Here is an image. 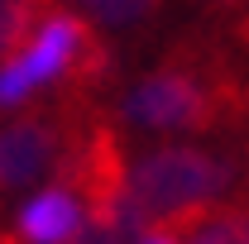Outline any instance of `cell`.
<instances>
[{
    "label": "cell",
    "mask_w": 249,
    "mask_h": 244,
    "mask_svg": "<svg viewBox=\"0 0 249 244\" xmlns=\"http://www.w3.org/2000/svg\"><path fill=\"white\" fill-rule=\"evenodd\" d=\"M124 124L149 134H220L249 124V72L211 38H178L124 91Z\"/></svg>",
    "instance_id": "obj_1"
},
{
    "label": "cell",
    "mask_w": 249,
    "mask_h": 244,
    "mask_svg": "<svg viewBox=\"0 0 249 244\" xmlns=\"http://www.w3.org/2000/svg\"><path fill=\"white\" fill-rule=\"evenodd\" d=\"M235 182V163L206 149H187V144H163L134 158L129 168V192L144 211L149 230L178 235L192 225L201 211L216 206V196Z\"/></svg>",
    "instance_id": "obj_2"
},
{
    "label": "cell",
    "mask_w": 249,
    "mask_h": 244,
    "mask_svg": "<svg viewBox=\"0 0 249 244\" xmlns=\"http://www.w3.org/2000/svg\"><path fill=\"white\" fill-rule=\"evenodd\" d=\"M87 110L91 105H67L53 96V101H38L0 124V196L53 177L72 134H77V120Z\"/></svg>",
    "instance_id": "obj_3"
},
{
    "label": "cell",
    "mask_w": 249,
    "mask_h": 244,
    "mask_svg": "<svg viewBox=\"0 0 249 244\" xmlns=\"http://www.w3.org/2000/svg\"><path fill=\"white\" fill-rule=\"evenodd\" d=\"M82 201L67 192V187H43L38 196H29L19 215H15V240L19 244H67L77 230H82Z\"/></svg>",
    "instance_id": "obj_4"
},
{
    "label": "cell",
    "mask_w": 249,
    "mask_h": 244,
    "mask_svg": "<svg viewBox=\"0 0 249 244\" xmlns=\"http://www.w3.org/2000/svg\"><path fill=\"white\" fill-rule=\"evenodd\" d=\"M173 240H182V244H249V192L240 201H225V206L201 211Z\"/></svg>",
    "instance_id": "obj_5"
},
{
    "label": "cell",
    "mask_w": 249,
    "mask_h": 244,
    "mask_svg": "<svg viewBox=\"0 0 249 244\" xmlns=\"http://www.w3.org/2000/svg\"><path fill=\"white\" fill-rule=\"evenodd\" d=\"M53 10H58L53 0H0V62L15 58Z\"/></svg>",
    "instance_id": "obj_6"
},
{
    "label": "cell",
    "mask_w": 249,
    "mask_h": 244,
    "mask_svg": "<svg viewBox=\"0 0 249 244\" xmlns=\"http://www.w3.org/2000/svg\"><path fill=\"white\" fill-rule=\"evenodd\" d=\"M67 244H129L124 235H115L110 225H96V220H82V230L72 235Z\"/></svg>",
    "instance_id": "obj_7"
},
{
    "label": "cell",
    "mask_w": 249,
    "mask_h": 244,
    "mask_svg": "<svg viewBox=\"0 0 249 244\" xmlns=\"http://www.w3.org/2000/svg\"><path fill=\"white\" fill-rule=\"evenodd\" d=\"M196 5H201V10H211V15H220L225 24H230L235 15H245V10H249V0H196Z\"/></svg>",
    "instance_id": "obj_8"
},
{
    "label": "cell",
    "mask_w": 249,
    "mask_h": 244,
    "mask_svg": "<svg viewBox=\"0 0 249 244\" xmlns=\"http://www.w3.org/2000/svg\"><path fill=\"white\" fill-rule=\"evenodd\" d=\"M230 43H235L240 53H249V10H245V15H235V19H230Z\"/></svg>",
    "instance_id": "obj_9"
},
{
    "label": "cell",
    "mask_w": 249,
    "mask_h": 244,
    "mask_svg": "<svg viewBox=\"0 0 249 244\" xmlns=\"http://www.w3.org/2000/svg\"><path fill=\"white\" fill-rule=\"evenodd\" d=\"M139 244H182V240H173V235H163V230H144Z\"/></svg>",
    "instance_id": "obj_10"
},
{
    "label": "cell",
    "mask_w": 249,
    "mask_h": 244,
    "mask_svg": "<svg viewBox=\"0 0 249 244\" xmlns=\"http://www.w3.org/2000/svg\"><path fill=\"white\" fill-rule=\"evenodd\" d=\"M77 5H87V10H91V15H96V10H101V5H106V0H77Z\"/></svg>",
    "instance_id": "obj_11"
}]
</instances>
